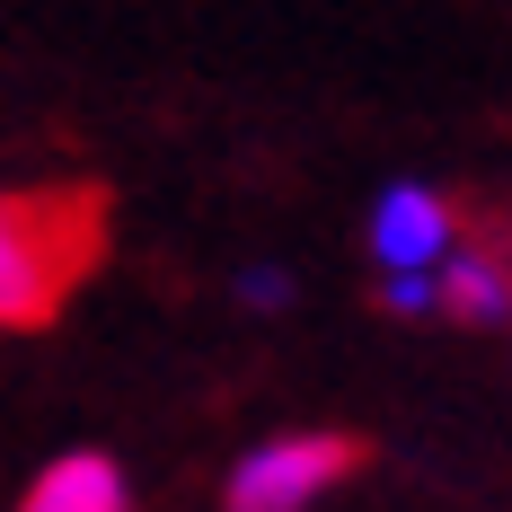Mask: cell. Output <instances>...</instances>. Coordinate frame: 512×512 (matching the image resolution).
<instances>
[{
    "instance_id": "obj_5",
    "label": "cell",
    "mask_w": 512,
    "mask_h": 512,
    "mask_svg": "<svg viewBox=\"0 0 512 512\" xmlns=\"http://www.w3.org/2000/svg\"><path fill=\"white\" fill-rule=\"evenodd\" d=\"M442 318L477 336L512 327V239H460V256L442 265Z\"/></svg>"
},
{
    "instance_id": "obj_2",
    "label": "cell",
    "mask_w": 512,
    "mask_h": 512,
    "mask_svg": "<svg viewBox=\"0 0 512 512\" xmlns=\"http://www.w3.org/2000/svg\"><path fill=\"white\" fill-rule=\"evenodd\" d=\"M89 248H98L89 204L0 186V327H45L89 274Z\"/></svg>"
},
{
    "instance_id": "obj_6",
    "label": "cell",
    "mask_w": 512,
    "mask_h": 512,
    "mask_svg": "<svg viewBox=\"0 0 512 512\" xmlns=\"http://www.w3.org/2000/svg\"><path fill=\"white\" fill-rule=\"evenodd\" d=\"M230 301L248 309V318H283V309L301 301V283H292V265H248V274L230 283Z\"/></svg>"
},
{
    "instance_id": "obj_4",
    "label": "cell",
    "mask_w": 512,
    "mask_h": 512,
    "mask_svg": "<svg viewBox=\"0 0 512 512\" xmlns=\"http://www.w3.org/2000/svg\"><path fill=\"white\" fill-rule=\"evenodd\" d=\"M9 512H142V495H133V468L115 460V451L71 442V451H53V460L18 486Z\"/></svg>"
},
{
    "instance_id": "obj_3",
    "label": "cell",
    "mask_w": 512,
    "mask_h": 512,
    "mask_svg": "<svg viewBox=\"0 0 512 512\" xmlns=\"http://www.w3.org/2000/svg\"><path fill=\"white\" fill-rule=\"evenodd\" d=\"M362 442L336 424H292V433H265L239 460L221 468V512H318L336 486H354Z\"/></svg>"
},
{
    "instance_id": "obj_1",
    "label": "cell",
    "mask_w": 512,
    "mask_h": 512,
    "mask_svg": "<svg viewBox=\"0 0 512 512\" xmlns=\"http://www.w3.org/2000/svg\"><path fill=\"white\" fill-rule=\"evenodd\" d=\"M468 221L442 186L389 177L362 204V256H371V301L389 318H442V265L460 256Z\"/></svg>"
}]
</instances>
